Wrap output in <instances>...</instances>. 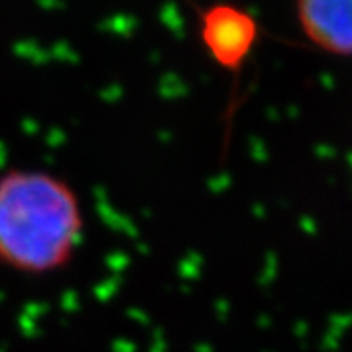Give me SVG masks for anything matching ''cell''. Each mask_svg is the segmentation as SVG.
<instances>
[{"mask_svg": "<svg viewBox=\"0 0 352 352\" xmlns=\"http://www.w3.org/2000/svg\"><path fill=\"white\" fill-rule=\"evenodd\" d=\"M80 235V204L65 180L20 168L0 175V263L50 274L73 258Z\"/></svg>", "mask_w": 352, "mask_h": 352, "instance_id": "6da1fadb", "label": "cell"}, {"mask_svg": "<svg viewBox=\"0 0 352 352\" xmlns=\"http://www.w3.org/2000/svg\"><path fill=\"white\" fill-rule=\"evenodd\" d=\"M198 38L208 57L221 71L239 78L261 43L263 28L256 16L237 4H210L198 8Z\"/></svg>", "mask_w": 352, "mask_h": 352, "instance_id": "7a4b0ae2", "label": "cell"}, {"mask_svg": "<svg viewBox=\"0 0 352 352\" xmlns=\"http://www.w3.org/2000/svg\"><path fill=\"white\" fill-rule=\"evenodd\" d=\"M296 22L315 50L333 57H352V0H302Z\"/></svg>", "mask_w": 352, "mask_h": 352, "instance_id": "3957f363", "label": "cell"}]
</instances>
